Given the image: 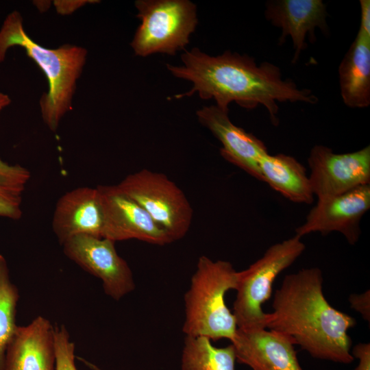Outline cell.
<instances>
[{
    "label": "cell",
    "instance_id": "obj_6",
    "mask_svg": "<svg viewBox=\"0 0 370 370\" xmlns=\"http://www.w3.org/2000/svg\"><path fill=\"white\" fill-rule=\"evenodd\" d=\"M138 27L131 47L141 57L175 55L189 43L198 20L197 7L188 0H137Z\"/></svg>",
    "mask_w": 370,
    "mask_h": 370
},
{
    "label": "cell",
    "instance_id": "obj_2",
    "mask_svg": "<svg viewBox=\"0 0 370 370\" xmlns=\"http://www.w3.org/2000/svg\"><path fill=\"white\" fill-rule=\"evenodd\" d=\"M323 282L318 267L286 275L274 293L266 328L286 336L314 358L350 364L354 358L348 331L356 321L329 304Z\"/></svg>",
    "mask_w": 370,
    "mask_h": 370
},
{
    "label": "cell",
    "instance_id": "obj_19",
    "mask_svg": "<svg viewBox=\"0 0 370 370\" xmlns=\"http://www.w3.org/2000/svg\"><path fill=\"white\" fill-rule=\"evenodd\" d=\"M236 361L232 343L214 346L204 336H185L181 357L182 370H236Z\"/></svg>",
    "mask_w": 370,
    "mask_h": 370
},
{
    "label": "cell",
    "instance_id": "obj_5",
    "mask_svg": "<svg viewBox=\"0 0 370 370\" xmlns=\"http://www.w3.org/2000/svg\"><path fill=\"white\" fill-rule=\"evenodd\" d=\"M305 249L301 238L295 234L272 245L247 269L238 271L232 311L237 328H266L268 313L262 307L271 296L273 282Z\"/></svg>",
    "mask_w": 370,
    "mask_h": 370
},
{
    "label": "cell",
    "instance_id": "obj_25",
    "mask_svg": "<svg viewBox=\"0 0 370 370\" xmlns=\"http://www.w3.org/2000/svg\"><path fill=\"white\" fill-rule=\"evenodd\" d=\"M352 356L358 359V365L354 370H370V343H360L351 350Z\"/></svg>",
    "mask_w": 370,
    "mask_h": 370
},
{
    "label": "cell",
    "instance_id": "obj_26",
    "mask_svg": "<svg viewBox=\"0 0 370 370\" xmlns=\"http://www.w3.org/2000/svg\"><path fill=\"white\" fill-rule=\"evenodd\" d=\"M361 18L360 29L370 36V1H360Z\"/></svg>",
    "mask_w": 370,
    "mask_h": 370
},
{
    "label": "cell",
    "instance_id": "obj_13",
    "mask_svg": "<svg viewBox=\"0 0 370 370\" xmlns=\"http://www.w3.org/2000/svg\"><path fill=\"white\" fill-rule=\"evenodd\" d=\"M232 344L236 361L252 370H304L294 343L267 328H237Z\"/></svg>",
    "mask_w": 370,
    "mask_h": 370
},
{
    "label": "cell",
    "instance_id": "obj_3",
    "mask_svg": "<svg viewBox=\"0 0 370 370\" xmlns=\"http://www.w3.org/2000/svg\"><path fill=\"white\" fill-rule=\"evenodd\" d=\"M14 46L23 48L47 77L49 90L42 96L40 106L45 124L55 132L60 119L71 108L76 81L87 52L83 47L70 45L54 49L38 45L26 34L22 17L16 11L7 16L0 29V62L7 50Z\"/></svg>",
    "mask_w": 370,
    "mask_h": 370
},
{
    "label": "cell",
    "instance_id": "obj_8",
    "mask_svg": "<svg viewBox=\"0 0 370 370\" xmlns=\"http://www.w3.org/2000/svg\"><path fill=\"white\" fill-rule=\"evenodd\" d=\"M114 241L90 235H77L63 244L64 254L102 282L105 293L119 301L135 288L127 262L116 252Z\"/></svg>",
    "mask_w": 370,
    "mask_h": 370
},
{
    "label": "cell",
    "instance_id": "obj_24",
    "mask_svg": "<svg viewBox=\"0 0 370 370\" xmlns=\"http://www.w3.org/2000/svg\"><path fill=\"white\" fill-rule=\"evenodd\" d=\"M350 307L358 312L368 323L370 322V291L351 294L348 298Z\"/></svg>",
    "mask_w": 370,
    "mask_h": 370
},
{
    "label": "cell",
    "instance_id": "obj_17",
    "mask_svg": "<svg viewBox=\"0 0 370 370\" xmlns=\"http://www.w3.org/2000/svg\"><path fill=\"white\" fill-rule=\"evenodd\" d=\"M341 95L349 108L370 104V36L359 31L338 67Z\"/></svg>",
    "mask_w": 370,
    "mask_h": 370
},
{
    "label": "cell",
    "instance_id": "obj_7",
    "mask_svg": "<svg viewBox=\"0 0 370 370\" xmlns=\"http://www.w3.org/2000/svg\"><path fill=\"white\" fill-rule=\"evenodd\" d=\"M117 186L147 212L172 242L186 234L192 223V207L164 174L142 169L128 175Z\"/></svg>",
    "mask_w": 370,
    "mask_h": 370
},
{
    "label": "cell",
    "instance_id": "obj_27",
    "mask_svg": "<svg viewBox=\"0 0 370 370\" xmlns=\"http://www.w3.org/2000/svg\"><path fill=\"white\" fill-rule=\"evenodd\" d=\"M11 100L7 95L0 92V111L7 106Z\"/></svg>",
    "mask_w": 370,
    "mask_h": 370
},
{
    "label": "cell",
    "instance_id": "obj_15",
    "mask_svg": "<svg viewBox=\"0 0 370 370\" xmlns=\"http://www.w3.org/2000/svg\"><path fill=\"white\" fill-rule=\"evenodd\" d=\"M103 227V212L97 187L76 188L58 200L52 228L61 244L77 235L102 237Z\"/></svg>",
    "mask_w": 370,
    "mask_h": 370
},
{
    "label": "cell",
    "instance_id": "obj_4",
    "mask_svg": "<svg viewBox=\"0 0 370 370\" xmlns=\"http://www.w3.org/2000/svg\"><path fill=\"white\" fill-rule=\"evenodd\" d=\"M238 277V271L228 261L199 258L184 295L182 330L186 336L233 341L237 324L225 297L229 291L236 290Z\"/></svg>",
    "mask_w": 370,
    "mask_h": 370
},
{
    "label": "cell",
    "instance_id": "obj_12",
    "mask_svg": "<svg viewBox=\"0 0 370 370\" xmlns=\"http://www.w3.org/2000/svg\"><path fill=\"white\" fill-rule=\"evenodd\" d=\"M229 110L217 106H204L196 114L200 123L221 142L223 158L261 181L259 162L268 153L264 143L252 134L234 125Z\"/></svg>",
    "mask_w": 370,
    "mask_h": 370
},
{
    "label": "cell",
    "instance_id": "obj_20",
    "mask_svg": "<svg viewBox=\"0 0 370 370\" xmlns=\"http://www.w3.org/2000/svg\"><path fill=\"white\" fill-rule=\"evenodd\" d=\"M18 289L10 280V271L5 257L0 254V370H4L5 354L16 334Z\"/></svg>",
    "mask_w": 370,
    "mask_h": 370
},
{
    "label": "cell",
    "instance_id": "obj_14",
    "mask_svg": "<svg viewBox=\"0 0 370 370\" xmlns=\"http://www.w3.org/2000/svg\"><path fill=\"white\" fill-rule=\"evenodd\" d=\"M264 14L273 25L282 29L279 45L284 42L288 36L292 38L295 49L293 63L307 47L306 36H309L310 42L315 40L316 28L325 35L329 34L326 21L328 14L321 0L269 1L266 3Z\"/></svg>",
    "mask_w": 370,
    "mask_h": 370
},
{
    "label": "cell",
    "instance_id": "obj_18",
    "mask_svg": "<svg viewBox=\"0 0 370 370\" xmlns=\"http://www.w3.org/2000/svg\"><path fill=\"white\" fill-rule=\"evenodd\" d=\"M261 181L288 200L311 204L314 194L306 169L295 158L279 153L264 155L259 162Z\"/></svg>",
    "mask_w": 370,
    "mask_h": 370
},
{
    "label": "cell",
    "instance_id": "obj_10",
    "mask_svg": "<svg viewBox=\"0 0 370 370\" xmlns=\"http://www.w3.org/2000/svg\"><path fill=\"white\" fill-rule=\"evenodd\" d=\"M97 188L103 217V238L114 242L137 239L158 245L172 243L147 212L117 185H99Z\"/></svg>",
    "mask_w": 370,
    "mask_h": 370
},
{
    "label": "cell",
    "instance_id": "obj_16",
    "mask_svg": "<svg viewBox=\"0 0 370 370\" xmlns=\"http://www.w3.org/2000/svg\"><path fill=\"white\" fill-rule=\"evenodd\" d=\"M54 327L38 316L18 326L8 347L4 370H56Z\"/></svg>",
    "mask_w": 370,
    "mask_h": 370
},
{
    "label": "cell",
    "instance_id": "obj_23",
    "mask_svg": "<svg viewBox=\"0 0 370 370\" xmlns=\"http://www.w3.org/2000/svg\"><path fill=\"white\" fill-rule=\"evenodd\" d=\"M0 178L25 188L30 178L29 171L18 164L10 165L0 158Z\"/></svg>",
    "mask_w": 370,
    "mask_h": 370
},
{
    "label": "cell",
    "instance_id": "obj_22",
    "mask_svg": "<svg viewBox=\"0 0 370 370\" xmlns=\"http://www.w3.org/2000/svg\"><path fill=\"white\" fill-rule=\"evenodd\" d=\"M56 370H77L75 362V345L64 325L54 327Z\"/></svg>",
    "mask_w": 370,
    "mask_h": 370
},
{
    "label": "cell",
    "instance_id": "obj_21",
    "mask_svg": "<svg viewBox=\"0 0 370 370\" xmlns=\"http://www.w3.org/2000/svg\"><path fill=\"white\" fill-rule=\"evenodd\" d=\"M25 188L0 178V217L13 220L22 215V193Z\"/></svg>",
    "mask_w": 370,
    "mask_h": 370
},
{
    "label": "cell",
    "instance_id": "obj_1",
    "mask_svg": "<svg viewBox=\"0 0 370 370\" xmlns=\"http://www.w3.org/2000/svg\"><path fill=\"white\" fill-rule=\"evenodd\" d=\"M181 59L182 65L167 64L166 68L175 77L191 82L193 88L173 98L197 92L201 99H214L216 106L227 110L233 101L246 108L261 104L275 125L278 124V101L318 102L310 90L298 88L291 79L284 80L276 65L267 62L257 65L253 58L245 54L225 51L211 56L195 47L185 51Z\"/></svg>",
    "mask_w": 370,
    "mask_h": 370
},
{
    "label": "cell",
    "instance_id": "obj_9",
    "mask_svg": "<svg viewBox=\"0 0 370 370\" xmlns=\"http://www.w3.org/2000/svg\"><path fill=\"white\" fill-rule=\"evenodd\" d=\"M308 162L311 188L318 199L370 184L369 145L345 153H334L325 145H315L310 152Z\"/></svg>",
    "mask_w": 370,
    "mask_h": 370
},
{
    "label": "cell",
    "instance_id": "obj_11",
    "mask_svg": "<svg viewBox=\"0 0 370 370\" xmlns=\"http://www.w3.org/2000/svg\"><path fill=\"white\" fill-rule=\"evenodd\" d=\"M370 208V184L362 185L340 195L318 199L302 225L295 229L301 238L314 232L322 235L337 232L350 245L359 240L360 221Z\"/></svg>",
    "mask_w": 370,
    "mask_h": 370
}]
</instances>
